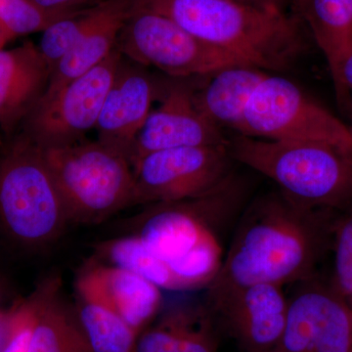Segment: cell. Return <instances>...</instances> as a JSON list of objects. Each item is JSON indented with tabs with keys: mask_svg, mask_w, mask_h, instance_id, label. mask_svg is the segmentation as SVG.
Returning <instances> with one entry per match:
<instances>
[{
	"mask_svg": "<svg viewBox=\"0 0 352 352\" xmlns=\"http://www.w3.org/2000/svg\"><path fill=\"white\" fill-rule=\"evenodd\" d=\"M331 210L296 203L281 191L259 197L243 210L223 263L208 289L256 283L300 284L315 270L333 239Z\"/></svg>",
	"mask_w": 352,
	"mask_h": 352,
	"instance_id": "1",
	"label": "cell"
},
{
	"mask_svg": "<svg viewBox=\"0 0 352 352\" xmlns=\"http://www.w3.org/2000/svg\"><path fill=\"white\" fill-rule=\"evenodd\" d=\"M245 187L233 175L212 191L150 205L134 235L168 263L182 289L208 286L223 263L221 231L243 210Z\"/></svg>",
	"mask_w": 352,
	"mask_h": 352,
	"instance_id": "2",
	"label": "cell"
},
{
	"mask_svg": "<svg viewBox=\"0 0 352 352\" xmlns=\"http://www.w3.org/2000/svg\"><path fill=\"white\" fill-rule=\"evenodd\" d=\"M215 48L261 69L283 71L305 50L300 25L282 9L234 0H139Z\"/></svg>",
	"mask_w": 352,
	"mask_h": 352,
	"instance_id": "3",
	"label": "cell"
},
{
	"mask_svg": "<svg viewBox=\"0 0 352 352\" xmlns=\"http://www.w3.org/2000/svg\"><path fill=\"white\" fill-rule=\"evenodd\" d=\"M234 161L272 180L280 191L318 210L352 208V151L321 141H275L239 135L228 141Z\"/></svg>",
	"mask_w": 352,
	"mask_h": 352,
	"instance_id": "4",
	"label": "cell"
},
{
	"mask_svg": "<svg viewBox=\"0 0 352 352\" xmlns=\"http://www.w3.org/2000/svg\"><path fill=\"white\" fill-rule=\"evenodd\" d=\"M69 223L43 149L17 132L0 154V226L18 244L38 249Z\"/></svg>",
	"mask_w": 352,
	"mask_h": 352,
	"instance_id": "5",
	"label": "cell"
},
{
	"mask_svg": "<svg viewBox=\"0 0 352 352\" xmlns=\"http://www.w3.org/2000/svg\"><path fill=\"white\" fill-rule=\"evenodd\" d=\"M69 222L99 223L133 206L129 160L96 141L43 150Z\"/></svg>",
	"mask_w": 352,
	"mask_h": 352,
	"instance_id": "6",
	"label": "cell"
},
{
	"mask_svg": "<svg viewBox=\"0 0 352 352\" xmlns=\"http://www.w3.org/2000/svg\"><path fill=\"white\" fill-rule=\"evenodd\" d=\"M234 131L266 140L321 141L352 151L349 127L281 76L263 78Z\"/></svg>",
	"mask_w": 352,
	"mask_h": 352,
	"instance_id": "7",
	"label": "cell"
},
{
	"mask_svg": "<svg viewBox=\"0 0 352 352\" xmlns=\"http://www.w3.org/2000/svg\"><path fill=\"white\" fill-rule=\"evenodd\" d=\"M116 47L134 63L154 67L173 78L206 76L226 66L245 64L139 1L122 27Z\"/></svg>",
	"mask_w": 352,
	"mask_h": 352,
	"instance_id": "8",
	"label": "cell"
},
{
	"mask_svg": "<svg viewBox=\"0 0 352 352\" xmlns=\"http://www.w3.org/2000/svg\"><path fill=\"white\" fill-rule=\"evenodd\" d=\"M122 57L116 47L103 62L87 73L54 94H43L19 131L43 150L85 140V134L96 126Z\"/></svg>",
	"mask_w": 352,
	"mask_h": 352,
	"instance_id": "9",
	"label": "cell"
},
{
	"mask_svg": "<svg viewBox=\"0 0 352 352\" xmlns=\"http://www.w3.org/2000/svg\"><path fill=\"white\" fill-rule=\"evenodd\" d=\"M228 144L175 148L146 155L134 164V205L197 198L231 173Z\"/></svg>",
	"mask_w": 352,
	"mask_h": 352,
	"instance_id": "10",
	"label": "cell"
},
{
	"mask_svg": "<svg viewBox=\"0 0 352 352\" xmlns=\"http://www.w3.org/2000/svg\"><path fill=\"white\" fill-rule=\"evenodd\" d=\"M283 288L256 283L208 289L207 305L243 352H274L288 315L289 298Z\"/></svg>",
	"mask_w": 352,
	"mask_h": 352,
	"instance_id": "11",
	"label": "cell"
},
{
	"mask_svg": "<svg viewBox=\"0 0 352 352\" xmlns=\"http://www.w3.org/2000/svg\"><path fill=\"white\" fill-rule=\"evenodd\" d=\"M274 352H352V310L346 298L315 279L300 283L289 298Z\"/></svg>",
	"mask_w": 352,
	"mask_h": 352,
	"instance_id": "12",
	"label": "cell"
},
{
	"mask_svg": "<svg viewBox=\"0 0 352 352\" xmlns=\"http://www.w3.org/2000/svg\"><path fill=\"white\" fill-rule=\"evenodd\" d=\"M160 83V105L152 110L139 132L131 155L133 166L151 153L175 148L228 144L221 129L197 107L194 89L185 78Z\"/></svg>",
	"mask_w": 352,
	"mask_h": 352,
	"instance_id": "13",
	"label": "cell"
},
{
	"mask_svg": "<svg viewBox=\"0 0 352 352\" xmlns=\"http://www.w3.org/2000/svg\"><path fill=\"white\" fill-rule=\"evenodd\" d=\"M160 83L145 67L126 59L119 68L97 120V140L131 162L132 147L157 98Z\"/></svg>",
	"mask_w": 352,
	"mask_h": 352,
	"instance_id": "14",
	"label": "cell"
},
{
	"mask_svg": "<svg viewBox=\"0 0 352 352\" xmlns=\"http://www.w3.org/2000/svg\"><path fill=\"white\" fill-rule=\"evenodd\" d=\"M76 285L78 296L112 310L139 333L152 320L161 305L159 287L107 263L85 267Z\"/></svg>",
	"mask_w": 352,
	"mask_h": 352,
	"instance_id": "15",
	"label": "cell"
},
{
	"mask_svg": "<svg viewBox=\"0 0 352 352\" xmlns=\"http://www.w3.org/2000/svg\"><path fill=\"white\" fill-rule=\"evenodd\" d=\"M50 76V67L32 41L0 50V131L7 138L19 132L45 92Z\"/></svg>",
	"mask_w": 352,
	"mask_h": 352,
	"instance_id": "16",
	"label": "cell"
},
{
	"mask_svg": "<svg viewBox=\"0 0 352 352\" xmlns=\"http://www.w3.org/2000/svg\"><path fill=\"white\" fill-rule=\"evenodd\" d=\"M208 305L178 308L139 335L134 352H219Z\"/></svg>",
	"mask_w": 352,
	"mask_h": 352,
	"instance_id": "17",
	"label": "cell"
},
{
	"mask_svg": "<svg viewBox=\"0 0 352 352\" xmlns=\"http://www.w3.org/2000/svg\"><path fill=\"white\" fill-rule=\"evenodd\" d=\"M296 3L327 60L338 97L344 100L347 90L342 71L352 53V0H296Z\"/></svg>",
	"mask_w": 352,
	"mask_h": 352,
	"instance_id": "18",
	"label": "cell"
},
{
	"mask_svg": "<svg viewBox=\"0 0 352 352\" xmlns=\"http://www.w3.org/2000/svg\"><path fill=\"white\" fill-rule=\"evenodd\" d=\"M27 303L32 314L27 352H90L74 308L63 302L54 281L39 287Z\"/></svg>",
	"mask_w": 352,
	"mask_h": 352,
	"instance_id": "19",
	"label": "cell"
},
{
	"mask_svg": "<svg viewBox=\"0 0 352 352\" xmlns=\"http://www.w3.org/2000/svg\"><path fill=\"white\" fill-rule=\"evenodd\" d=\"M267 75L254 65L224 67L208 75L203 87L194 89V100L215 126L235 129L252 94Z\"/></svg>",
	"mask_w": 352,
	"mask_h": 352,
	"instance_id": "20",
	"label": "cell"
},
{
	"mask_svg": "<svg viewBox=\"0 0 352 352\" xmlns=\"http://www.w3.org/2000/svg\"><path fill=\"white\" fill-rule=\"evenodd\" d=\"M139 0H113L110 12L51 72L44 94H52L67 83L103 62L117 46L118 38Z\"/></svg>",
	"mask_w": 352,
	"mask_h": 352,
	"instance_id": "21",
	"label": "cell"
},
{
	"mask_svg": "<svg viewBox=\"0 0 352 352\" xmlns=\"http://www.w3.org/2000/svg\"><path fill=\"white\" fill-rule=\"evenodd\" d=\"M76 298L74 312L90 352H134L138 331L103 305Z\"/></svg>",
	"mask_w": 352,
	"mask_h": 352,
	"instance_id": "22",
	"label": "cell"
},
{
	"mask_svg": "<svg viewBox=\"0 0 352 352\" xmlns=\"http://www.w3.org/2000/svg\"><path fill=\"white\" fill-rule=\"evenodd\" d=\"M98 252L107 264L144 278L161 289H182L168 264L153 254L136 235L103 243Z\"/></svg>",
	"mask_w": 352,
	"mask_h": 352,
	"instance_id": "23",
	"label": "cell"
},
{
	"mask_svg": "<svg viewBox=\"0 0 352 352\" xmlns=\"http://www.w3.org/2000/svg\"><path fill=\"white\" fill-rule=\"evenodd\" d=\"M113 0H102L99 3L74 13L53 23L44 30L38 45L51 72L58 62L76 47L110 12Z\"/></svg>",
	"mask_w": 352,
	"mask_h": 352,
	"instance_id": "24",
	"label": "cell"
},
{
	"mask_svg": "<svg viewBox=\"0 0 352 352\" xmlns=\"http://www.w3.org/2000/svg\"><path fill=\"white\" fill-rule=\"evenodd\" d=\"M71 15L43 10L31 0H0V32L10 41L43 32L53 23Z\"/></svg>",
	"mask_w": 352,
	"mask_h": 352,
	"instance_id": "25",
	"label": "cell"
},
{
	"mask_svg": "<svg viewBox=\"0 0 352 352\" xmlns=\"http://www.w3.org/2000/svg\"><path fill=\"white\" fill-rule=\"evenodd\" d=\"M332 243L333 268L329 286L346 300L352 292V208L336 220Z\"/></svg>",
	"mask_w": 352,
	"mask_h": 352,
	"instance_id": "26",
	"label": "cell"
},
{
	"mask_svg": "<svg viewBox=\"0 0 352 352\" xmlns=\"http://www.w3.org/2000/svg\"><path fill=\"white\" fill-rule=\"evenodd\" d=\"M43 10L57 14H74L82 10L83 6H95L102 0H31Z\"/></svg>",
	"mask_w": 352,
	"mask_h": 352,
	"instance_id": "27",
	"label": "cell"
},
{
	"mask_svg": "<svg viewBox=\"0 0 352 352\" xmlns=\"http://www.w3.org/2000/svg\"><path fill=\"white\" fill-rule=\"evenodd\" d=\"M342 82H344V87L347 90L352 91V53L347 58L346 61L344 62V67L342 71Z\"/></svg>",
	"mask_w": 352,
	"mask_h": 352,
	"instance_id": "28",
	"label": "cell"
},
{
	"mask_svg": "<svg viewBox=\"0 0 352 352\" xmlns=\"http://www.w3.org/2000/svg\"><path fill=\"white\" fill-rule=\"evenodd\" d=\"M263 4H267V6H272L278 7V8L283 10V6L286 0H261Z\"/></svg>",
	"mask_w": 352,
	"mask_h": 352,
	"instance_id": "29",
	"label": "cell"
},
{
	"mask_svg": "<svg viewBox=\"0 0 352 352\" xmlns=\"http://www.w3.org/2000/svg\"><path fill=\"white\" fill-rule=\"evenodd\" d=\"M234 1L243 2V3L258 4V6H267V4H263L261 0H234Z\"/></svg>",
	"mask_w": 352,
	"mask_h": 352,
	"instance_id": "30",
	"label": "cell"
},
{
	"mask_svg": "<svg viewBox=\"0 0 352 352\" xmlns=\"http://www.w3.org/2000/svg\"><path fill=\"white\" fill-rule=\"evenodd\" d=\"M4 296H6V291H4L3 285L0 282V307H1L2 302H3Z\"/></svg>",
	"mask_w": 352,
	"mask_h": 352,
	"instance_id": "31",
	"label": "cell"
},
{
	"mask_svg": "<svg viewBox=\"0 0 352 352\" xmlns=\"http://www.w3.org/2000/svg\"><path fill=\"white\" fill-rule=\"evenodd\" d=\"M9 39L6 38V36H4L3 34H2L1 32H0V50H2L3 48L4 44L8 41Z\"/></svg>",
	"mask_w": 352,
	"mask_h": 352,
	"instance_id": "32",
	"label": "cell"
},
{
	"mask_svg": "<svg viewBox=\"0 0 352 352\" xmlns=\"http://www.w3.org/2000/svg\"><path fill=\"white\" fill-rule=\"evenodd\" d=\"M346 302L349 303V307H351L352 310V292L349 294V296L346 298Z\"/></svg>",
	"mask_w": 352,
	"mask_h": 352,
	"instance_id": "33",
	"label": "cell"
},
{
	"mask_svg": "<svg viewBox=\"0 0 352 352\" xmlns=\"http://www.w3.org/2000/svg\"><path fill=\"white\" fill-rule=\"evenodd\" d=\"M349 132H351V147H352V126L351 127H349Z\"/></svg>",
	"mask_w": 352,
	"mask_h": 352,
	"instance_id": "34",
	"label": "cell"
}]
</instances>
